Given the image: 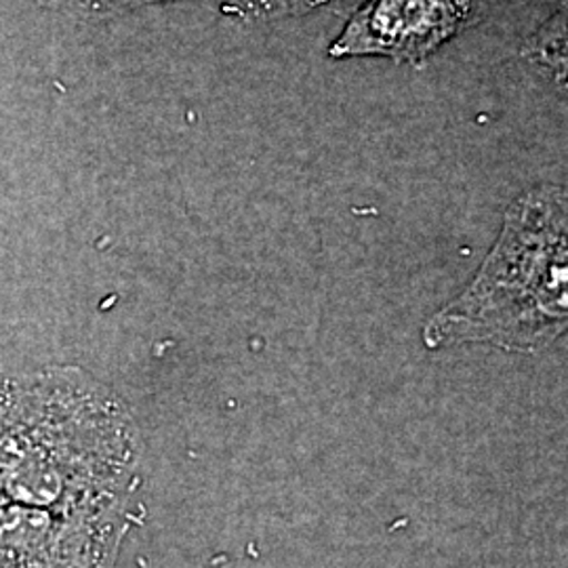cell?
I'll return each mask as SVG.
<instances>
[{
	"mask_svg": "<svg viewBox=\"0 0 568 568\" xmlns=\"http://www.w3.org/2000/svg\"><path fill=\"white\" fill-rule=\"evenodd\" d=\"M567 314V199L537 187L508 211L478 281L440 321L459 337L527 347L554 337Z\"/></svg>",
	"mask_w": 568,
	"mask_h": 568,
	"instance_id": "obj_1",
	"label": "cell"
},
{
	"mask_svg": "<svg viewBox=\"0 0 568 568\" xmlns=\"http://www.w3.org/2000/svg\"><path fill=\"white\" fill-rule=\"evenodd\" d=\"M528 55L546 65L556 81H565L567 70V11L556 13L530 41Z\"/></svg>",
	"mask_w": 568,
	"mask_h": 568,
	"instance_id": "obj_3",
	"label": "cell"
},
{
	"mask_svg": "<svg viewBox=\"0 0 568 568\" xmlns=\"http://www.w3.org/2000/svg\"><path fill=\"white\" fill-rule=\"evenodd\" d=\"M335 0H230L224 4L227 16L248 18V20H270L286 16H304L316 11Z\"/></svg>",
	"mask_w": 568,
	"mask_h": 568,
	"instance_id": "obj_4",
	"label": "cell"
},
{
	"mask_svg": "<svg viewBox=\"0 0 568 568\" xmlns=\"http://www.w3.org/2000/svg\"><path fill=\"white\" fill-rule=\"evenodd\" d=\"M471 20V0H366L331 42L328 58H386L417 65Z\"/></svg>",
	"mask_w": 568,
	"mask_h": 568,
	"instance_id": "obj_2",
	"label": "cell"
},
{
	"mask_svg": "<svg viewBox=\"0 0 568 568\" xmlns=\"http://www.w3.org/2000/svg\"><path fill=\"white\" fill-rule=\"evenodd\" d=\"M87 9H124V7H138L143 2H156V0H77Z\"/></svg>",
	"mask_w": 568,
	"mask_h": 568,
	"instance_id": "obj_5",
	"label": "cell"
}]
</instances>
